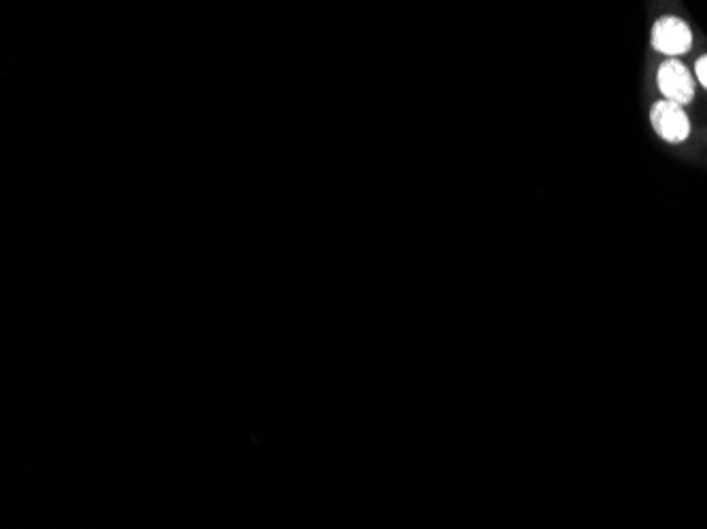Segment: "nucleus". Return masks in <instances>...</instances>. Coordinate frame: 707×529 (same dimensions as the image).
I'll list each match as a JSON object with an SVG mask.
<instances>
[{
    "mask_svg": "<svg viewBox=\"0 0 707 529\" xmlns=\"http://www.w3.org/2000/svg\"><path fill=\"white\" fill-rule=\"evenodd\" d=\"M695 72H697V79L701 81V85L707 89V56H705V58H701V60L697 62Z\"/></svg>",
    "mask_w": 707,
    "mask_h": 529,
    "instance_id": "4",
    "label": "nucleus"
},
{
    "mask_svg": "<svg viewBox=\"0 0 707 529\" xmlns=\"http://www.w3.org/2000/svg\"><path fill=\"white\" fill-rule=\"evenodd\" d=\"M650 119L655 132L667 142H684L688 134H691V123H688V117L680 108V104L667 102V100L657 102L652 106Z\"/></svg>",
    "mask_w": 707,
    "mask_h": 529,
    "instance_id": "2",
    "label": "nucleus"
},
{
    "mask_svg": "<svg viewBox=\"0 0 707 529\" xmlns=\"http://www.w3.org/2000/svg\"><path fill=\"white\" fill-rule=\"evenodd\" d=\"M693 45V34L678 17H663L652 28V47L665 56H682Z\"/></svg>",
    "mask_w": 707,
    "mask_h": 529,
    "instance_id": "1",
    "label": "nucleus"
},
{
    "mask_svg": "<svg viewBox=\"0 0 707 529\" xmlns=\"http://www.w3.org/2000/svg\"><path fill=\"white\" fill-rule=\"evenodd\" d=\"M659 89L674 104H688L695 98L693 75L678 60H667L659 68Z\"/></svg>",
    "mask_w": 707,
    "mask_h": 529,
    "instance_id": "3",
    "label": "nucleus"
}]
</instances>
